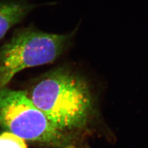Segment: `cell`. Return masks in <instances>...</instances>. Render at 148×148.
<instances>
[{
    "label": "cell",
    "mask_w": 148,
    "mask_h": 148,
    "mask_svg": "<svg viewBox=\"0 0 148 148\" xmlns=\"http://www.w3.org/2000/svg\"><path fill=\"white\" fill-rule=\"evenodd\" d=\"M78 28L67 34H51L33 27L17 30L0 48V89L24 69L53 62L75 36Z\"/></svg>",
    "instance_id": "3"
},
{
    "label": "cell",
    "mask_w": 148,
    "mask_h": 148,
    "mask_svg": "<svg viewBox=\"0 0 148 148\" xmlns=\"http://www.w3.org/2000/svg\"><path fill=\"white\" fill-rule=\"evenodd\" d=\"M34 8V4H29L22 0L0 1V40Z\"/></svg>",
    "instance_id": "4"
},
{
    "label": "cell",
    "mask_w": 148,
    "mask_h": 148,
    "mask_svg": "<svg viewBox=\"0 0 148 148\" xmlns=\"http://www.w3.org/2000/svg\"><path fill=\"white\" fill-rule=\"evenodd\" d=\"M0 148H27V146L24 139L6 131L0 135Z\"/></svg>",
    "instance_id": "5"
},
{
    "label": "cell",
    "mask_w": 148,
    "mask_h": 148,
    "mask_svg": "<svg viewBox=\"0 0 148 148\" xmlns=\"http://www.w3.org/2000/svg\"><path fill=\"white\" fill-rule=\"evenodd\" d=\"M0 126L24 140L54 148H89L56 128L25 91L0 89Z\"/></svg>",
    "instance_id": "2"
},
{
    "label": "cell",
    "mask_w": 148,
    "mask_h": 148,
    "mask_svg": "<svg viewBox=\"0 0 148 148\" xmlns=\"http://www.w3.org/2000/svg\"><path fill=\"white\" fill-rule=\"evenodd\" d=\"M26 94L56 128L85 146L96 137L113 138L95 90L72 69L59 67L46 73Z\"/></svg>",
    "instance_id": "1"
}]
</instances>
